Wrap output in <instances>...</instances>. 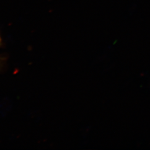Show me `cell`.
Listing matches in <instances>:
<instances>
[{
    "instance_id": "cell-1",
    "label": "cell",
    "mask_w": 150,
    "mask_h": 150,
    "mask_svg": "<svg viewBox=\"0 0 150 150\" xmlns=\"http://www.w3.org/2000/svg\"><path fill=\"white\" fill-rule=\"evenodd\" d=\"M1 38H0V44H1Z\"/></svg>"
}]
</instances>
